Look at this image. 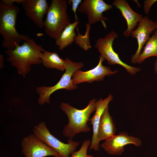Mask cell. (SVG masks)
Instances as JSON below:
<instances>
[{
	"label": "cell",
	"mask_w": 157,
	"mask_h": 157,
	"mask_svg": "<svg viewBox=\"0 0 157 157\" xmlns=\"http://www.w3.org/2000/svg\"><path fill=\"white\" fill-rule=\"evenodd\" d=\"M44 49L33 39L26 35L22 44L4 52L7 56V60L16 68L19 75L25 78L31 71L32 65L41 64V57Z\"/></svg>",
	"instance_id": "obj_1"
},
{
	"label": "cell",
	"mask_w": 157,
	"mask_h": 157,
	"mask_svg": "<svg viewBox=\"0 0 157 157\" xmlns=\"http://www.w3.org/2000/svg\"><path fill=\"white\" fill-rule=\"evenodd\" d=\"M60 108L68 119V124L64 126L63 131L64 136L72 139L78 133H86L91 130L88 122L91 114L96 110L95 99L91 100L86 107L82 110L78 109L64 102L61 103Z\"/></svg>",
	"instance_id": "obj_2"
},
{
	"label": "cell",
	"mask_w": 157,
	"mask_h": 157,
	"mask_svg": "<svg viewBox=\"0 0 157 157\" xmlns=\"http://www.w3.org/2000/svg\"><path fill=\"white\" fill-rule=\"evenodd\" d=\"M19 11L17 6L6 4L0 1V34L3 39L1 46L6 49H14L26 35L18 33L15 28Z\"/></svg>",
	"instance_id": "obj_3"
},
{
	"label": "cell",
	"mask_w": 157,
	"mask_h": 157,
	"mask_svg": "<svg viewBox=\"0 0 157 157\" xmlns=\"http://www.w3.org/2000/svg\"><path fill=\"white\" fill-rule=\"evenodd\" d=\"M66 0H52L44 21V31L49 37L55 40L71 22L67 13Z\"/></svg>",
	"instance_id": "obj_4"
},
{
	"label": "cell",
	"mask_w": 157,
	"mask_h": 157,
	"mask_svg": "<svg viewBox=\"0 0 157 157\" xmlns=\"http://www.w3.org/2000/svg\"><path fill=\"white\" fill-rule=\"evenodd\" d=\"M64 60L65 72L56 84L51 86L43 85L36 87V91L39 96L38 100L39 105H43L45 103L50 104L51 95L58 90L64 89L70 90L77 88V86L72 81V76L75 72L82 68L84 65L82 62H73L67 58Z\"/></svg>",
	"instance_id": "obj_5"
},
{
	"label": "cell",
	"mask_w": 157,
	"mask_h": 157,
	"mask_svg": "<svg viewBox=\"0 0 157 157\" xmlns=\"http://www.w3.org/2000/svg\"><path fill=\"white\" fill-rule=\"evenodd\" d=\"M32 131L34 134L55 149L61 157H69L80 144L79 142L71 139L68 140L67 143L60 141L50 133L44 122H40L34 126Z\"/></svg>",
	"instance_id": "obj_6"
},
{
	"label": "cell",
	"mask_w": 157,
	"mask_h": 157,
	"mask_svg": "<svg viewBox=\"0 0 157 157\" xmlns=\"http://www.w3.org/2000/svg\"><path fill=\"white\" fill-rule=\"evenodd\" d=\"M117 37L118 35L115 32L111 31L104 37L99 38L96 41L94 47L100 55L107 60L109 65H120L124 67L130 74L134 75L140 71V68L130 66L124 63L113 49V42Z\"/></svg>",
	"instance_id": "obj_7"
},
{
	"label": "cell",
	"mask_w": 157,
	"mask_h": 157,
	"mask_svg": "<svg viewBox=\"0 0 157 157\" xmlns=\"http://www.w3.org/2000/svg\"><path fill=\"white\" fill-rule=\"evenodd\" d=\"M22 152L25 157H61L55 149L49 147L33 133L24 137L21 143Z\"/></svg>",
	"instance_id": "obj_8"
},
{
	"label": "cell",
	"mask_w": 157,
	"mask_h": 157,
	"mask_svg": "<svg viewBox=\"0 0 157 157\" xmlns=\"http://www.w3.org/2000/svg\"><path fill=\"white\" fill-rule=\"evenodd\" d=\"M112 8V5L108 4L103 0H84L80 5L77 11L86 15L88 23L89 25L100 22L106 29L105 21L108 19L103 16V13Z\"/></svg>",
	"instance_id": "obj_9"
},
{
	"label": "cell",
	"mask_w": 157,
	"mask_h": 157,
	"mask_svg": "<svg viewBox=\"0 0 157 157\" xmlns=\"http://www.w3.org/2000/svg\"><path fill=\"white\" fill-rule=\"evenodd\" d=\"M105 60L100 55L99 63L94 68L85 72L80 69L76 71L72 77L73 83L76 85L85 82L91 83L94 81H101L105 76H110L117 73L118 70L112 71L109 67L103 65L102 63Z\"/></svg>",
	"instance_id": "obj_10"
},
{
	"label": "cell",
	"mask_w": 157,
	"mask_h": 157,
	"mask_svg": "<svg viewBox=\"0 0 157 157\" xmlns=\"http://www.w3.org/2000/svg\"><path fill=\"white\" fill-rule=\"evenodd\" d=\"M142 144L139 138L129 136L127 133L122 132L106 140L99 146L109 154L120 156L124 151L125 146L133 144L140 147Z\"/></svg>",
	"instance_id": "obj_11"
},
{
	"label": "cell",
	"mask_w": 157,
	"mask_h": 157,
	"mask_svg": "<svg viewBox=\"0 0 157 157\" xmlns=\"http://www.w3.org/2000/svg\"><path fill=\"white\" fill-rule=\"evenodd\" d=\"M156 29L157 19L156 22H154L145 16L139 22L137 28L134 30L131 34L132 37L137 39L138 44L136 51L132 56L131 63L134 64L137 63L144 45L149 39L150 34Z\"/></svg>",
	"instance_id": "obj_12"
},
{
	"label": "cell",
	"mask_w": 157,
	"mask_h": 157,
	"mask_svg": "<svg viewBox=\"0 0 157 157\" xmlns=\"http://www.w3.org/2000/svg\"><path fill=\"white\" fill-rule=\"evenodd\" d=\"M26 16L38 27L44 26L43 18L49 6L46 0H24L21 4Z\"/></svg>",
	"instance_id": "obj_13"
},
{
	"label": "cell",
	"mask_w": 157,
	"mask_h": 157,
	"mask_svg": "<svg viewBox=\"0 0 157 157\" xmlns=\"http://www.w3.org/2000/svg\"><path fill=\"white\" fill-rule=\"evenodd\" d=\"M112 5L120 10L126 20L127 28L124 32L123 34L125 36L129 37L143 17L134 11L126 0H115Z\"/></svg>",
	"instance_id": "obj_14"
},
{
	"label": "cell",
	"mask_w": 157,
	"mask_h": 157,
	"mask_svg": "<svg viewBox=\"0 0 157 157\" xmlns=\"http://www.w3.org/2000/svg\"><path fill=\"white\" fill-rule=\"evenodd\" d=\"M113 96L110 94L106 98L100 99L96 101V109L94 115L90 119V124L92 126L93 135L89 149H93L96 151L99 150V143L97 138L98 127L103 113L106 107L113 100Z\"/></svg>",
	"instance_id": "obj_15"
},
{
	"label": "cell",
	"mask_w": 157,
	"mask_h": 157,
	"mask_svg": "<svg viewBox=\"0 0 157 157\" xmlns=\"http://www.w3.org/2000/svg\"><path fill=\"white\" fill-rule=\"evenodd\" d=\"M109 106L104 109L101 116L98 127L97 138L100 142L108 139L115 135V124L109 110Z\"/></svg>",
	"instance_id": "obj_16"
},
{
	"label": "cell",
	"mask_w": 157,
	"mask_h": 157,
	"mask_svg": "<svg viewBox=\"0 0 157 157\" xmlns=\"http://www.w3.org/2000/svg\"><path fill=\"white\" fill-rule=\"evenodd\" d=\"M79 22V20H75L74 22L69 24L56 40L55 44L60 50H63L75 41L76 36L75 29Z\"/></svg>",
	"instance_id": "obj_17"
},
{
	"label": "cell",
	"mask_w": 157,
	"mask_h": 157,
	"mask_svg": "<svg viewBox=\"0 0 157 157\" xmlns=\"http://www.w3.org/2000/svg\"><path fill=\"white\" fill-rule=\"evenodd\" d=\"M41 64L47 68L55 69L60 71L65 70V62L60 58L57 53L44 49L41 57Z\"/></svg>",
	"instance_id": "obj_18"
},
{
	"label": "cell",
	"mask_w": 157,
	"mask_h": 157,
	"mask_svg": "<svg viewBox=\"0 0 157 157\" xmlns=\"http://www.w3.org/2000/svg\"><path fill=\"white\" fill-rule=\"evenodd\" d=\"M157 57V29L146 43L143 50L139 55L137 63H141L148 58Z\"/></svg>",
	"instance_id": "obj_19"
},
{
	"label": "cell",
	"mask_w": 157,
	"mask_h": 157,
	"mask_svg": "<svg viewBox=\"0 0 157 157\" xmlns=\"http://www.w3.org/2000/svg\"><path fill=\"white\" fill-rule=\"evenodd\" d=\"M86 31L84 35L80 34L78 28V34L75 39V43L83 50L87 51L91 48L89 38V33L91 29L90 25L88 23L86 24Z\"/></svg>",
	"instance_id": "obj_20"
},
{
	"label": "cell",
	"mask_w": 157,
	"mask_h": 157,
	"mask_svg": "<svg viewBox=\"0 0 157 157\" xmlns=\"http://www.w3.org/2000/svg\"><path fill=\"white\" fill-rule=\"evenodd\" d=\"M91 142L89 140H85L79 149L77 151H75L72 153L71 157H93L92 155H88L87 154V150Z\"/></svg>",
	"instance_id": "obj_21"
},
{
	"label": "cell",
	"mask_w": 157,
	"mask_h": 157,
	"mask_svg": "<svg viewBox=\"0 0 157 157\" xmlns=\"http://www.w3.org/2000/svg\"><path fill=\"white\" fill-rule=\"evenodd\" d=\"M68 3L71 4H72L71 10L74 13L75 17V20H78L76 10H77L79 4L82 2L81 0H69L67 1Z\"/></svg>",
	"instance_id": "obj_22"
},
{
	"label": "cell",
	"mask_w": 157,
	"mask_h": 157,
	"mask_svg": "<svg viewBox=\"0 0 157 157\" xmlns=\"http://www.w3.org/2000/svg\"><path fill=\"white\" fill-rule=\"evenodd\" d=\"M156 0H146L144 1V9L145 13L148 14L151 7L156 1Z\"/></svg>",
	"instance_id": "obj_23"
},
{
	"label": "cell",
	"mask_w": 157,
	"mask_h": 157,
	"mask_svg": "<svg viewBox=\"0 0 157 157\" xmlns=\"http://www.w3.org/2000/svg\"><path fill=\"white\" fill-rule=\"evenodd\" d=\"M24 0H1V2L7 5H13L14 3H17L18 4H22Z\"/></svg>",
	"instance_id": "obj_24"
},
{
	"label": "cell",
	"mask_w": 157,
	"mask_h": 157,
	"mask_svg": "<svg viewBox=\"0 0 157 157\" xmlns=\"http://www.w3.org/2000/svg\"><path fill=\"white\" fill-rule=\"evenodd\" d=\"M4 59L3 55L2 54H0V68L1 69L3 67Z\"/></svg>",
	"instance_id": "obj_25"
},
{
	"label": "cell",
	"mask_w": 157,
	"mask_h": 157,
	"mask_svg": "<svg viewBox=\"0 0 157 157\" xmlns=\"http://www.w3.org/2000/svg\"><path fill=\"white\" fill-rule=\"evenodd\" d=\"M154 70L155 72L157 74V60L155 61L154 63Z\"/></svg>",
	"instance_id": "obj_26"
}]
</instances>
